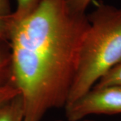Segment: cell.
Masks as SVG:
<instances>
[{"label":"cell","instance_id":"3","mask_svg":"<svg viewBox=\"0 0 121 121\" xmlns=\"http://www.w3.org/2000/svg\"><path fill=\"white\" fill-rule=\"evenodd\" d=\"M65 108L68 121H79L91 114H121V86L92 87Z\"/></svg>","mask_w":121,"mask_h":121},{"label":"cell","instance_id":"2","mask_svg":"<svg viewBox=\"0 0 121 121\" xmlns=\"http://www.w3.org/2000/svg\"><path fill=\"white\" fill-rule=\"evenodd\" d=\"M87 16L78 66L67 104L85 94L114 66L121 61V8L103 1Z\"/></svg>","mask_w":121,"mask_h":121},{"label":"cell","instance_id":"4","mask_svg":"<svg viewBox=\"0 0 121 121\" xmlns=\"http://www.w3.org/2000/svg\"><path fill=\"white\" fill-rule=\"evenodd\" d=\"M23 121V102L21 96L19 94L0 108V121Z\"/></svg>","mask_w":121,"mask_h":121},{"label":"cell","instance_id":"12","mask_svg":"<svg viewBox=\"0 0 121 121\" xmlns=\"http://www.w3.org/2000/svg\"><path fill=\"white\" fill-rule=\"evenodd\" d=\"M89 121V120H85V121Z\"/></svg>","mask_w":121,"mask_h":121},{"label":"cell","instance_id":"1","mask_svg":"<svg viewBox=\"0 0 121 121\" xmlns=\"http://www.w3.org/2000/svg\"><path fill=\"white\" fill-rule=\"evenodd\" d=\"M11 14L10 82L22 99L23 121H40L49 110L67 102L87 16L67 0H42L22 19Z\"/></svg>","mask_w":121,"mask_h":121},{"label":"cell","instance_id":"11","mask_svg":"<svg viewBox=\"0 0 121 121\" xmlns=\"http://www.w3.org/2000/svg\"><path fill=\"white\" fill-rule=\"evenodd\" d=\"M12 13L9 0H0V15L9 16Z\"/></svg>","mask_w":121,"mask_h":121},{"label":"cell","instance_id":"6","mask_svg":"<svg viewBox=\"0 0 121 121\" xmlns=\"http://www.w3.org/2000/svg\"><path fill=\"white\" fill-rule=\"evenodd\" d=\"M121 86V61L106 72L93 87Z\"/></svg>","mask_w":121,"mask_h":121},{"label":"cell","instance_id":"13","mask_svg":"<svg viewBox=\"0 0 121 121\" xmlns=\"http://www.w3.org/2000/svg\"><path fill=\"white\" fill-rule=\"evenodd\" d=\"M60 121V120H59V121Z\"/></svg>","mask_w":121,"mask_h":121},{"label":"cell","instance_id":"7","mask_svg":"<svg viewBox=\"0 0 121 121\" xmlns=\"http://www.w3.org/2000/svg\"><path fill=\"white\" fill-rule=\"evenodd\" d=\"M17 8L12 13V17L14 19H22L32 13L40 4L42 0H16Z\"/></svg>","mask_w":121,"mask_h":121},{"label":"cell","instance_id":"9","mask_svg":"<svg viewBox=\"0 0 121 121\" xmlns=\"http://www.w3.org/2000/svg\"><path fill=\"white\" fill-rule=\"evenodd\" d=\"M10 15H0V43L8 42Z\"/></svg>","mask_w":121,"mask_h":121},{"label":"cell","instance_id":"8","mask_svg":"<svg viewBox=\"0 0 121 121\" xmlns=\"http://www.w3.org/2000/svg\"><path fill=\"white\" fill-rule=\"evenodd\" d=\"M19 94V91L11 82L0 87V108Z\"/></svg>","mask_w":121,"mask_h":121},{"label":"cell","instance_id":"10","mask_svg":"<svg viewBox=\"0 0 121 121\" xmlns=\"http://www.w3.org/2000/svg\"><path fill=\"white\" fill-rule=\"evenodd\" d=\"M70 5L75 10L85 12L87 5L91 0H67Z\"/></svg>","mask_w":121,"mask_h":121},{"label":"cell","instance_id":"5","mask_svg":"<svg viewBox=\"0 0 121 121\" xmlns=\"http://www.w3.org/2000/svg\"><path fill=\"white\" fill-rule=\"evenodd\" d=\"M11 54L8 42L0 43V87L10 82Z\"/></svg>","mask_w":121,"mask_h":121}]
</instances>
